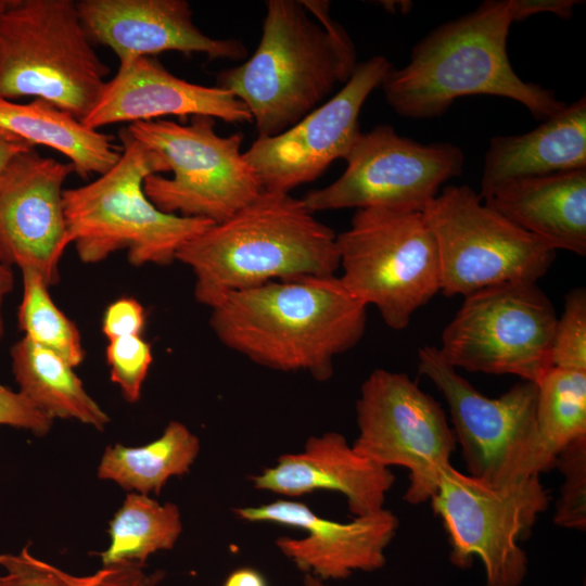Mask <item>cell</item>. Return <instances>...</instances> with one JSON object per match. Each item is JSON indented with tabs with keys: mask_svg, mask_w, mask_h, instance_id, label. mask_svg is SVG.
Here are the masks:
<instances>
[{
	"mask_svg": "<svg viewBox=\"0 0 586 586\" xmlns=\"http://www.w3.org/2000/svg\"><path fill=\"white\" fill-rule=\"evenodd\" d=\"M209 326L228 348L283 372L305 371L317 381L333 360L358 344L367 306L337 276L273 280L233 292L211 308Z\"/></svg>",
	"mask_w": 586,
	"mask_h": 586,
	"instance_id": "obj_1",
	"label": "cell"
},
{
	"mask_svg": "<svg viewBox=\"0 0 586 586\" xmlns=\"http://www.w3.org/2000/svg\"><path fill=\"white\" fill-rule=\"evenodd\" d=\"M321 0H269L259 43L217 86L244 103L258 137L283 132L317 109L357 62L355 47Z\"/></svg>",
	"mask_w": 586,
	"mask_h": 586,
	"instance_id": "obj_2",
	"label": "cell"
},
{
	"mask_svg": "<svg viewBox=\"0 0 586 586\" xmlns=\"http://www.w3.org/2000/svg\"><path fill=\"white\" fill-rule=\"evenodd\" d=\"M512 23L510 0H486L442 24L413 47L407 65L385 73L380 87L387 104L403 117L422 119L443 115L458 98L489 94L521 103L538 120L559 113L566 103L553 90L512 68Z\"/></svg>",
	"mask_w": 586,
	"mask_h": 586,
	"instance_id": "obj_3",
	"label": "cell"
},
{
	"mask_svg": "<svg viewBox=\"0 0 586 586\" xmlns=\"http://www.w3.org/2000/svg\"><path fill=\"white\" fill-rule=\"evenodd\" d=\"M176 260L190 267L195 300L209 308L233 292L273 280L335 276L340 268L336 233L303 199L264 190L186 242Z\"/></svg>",
	"mask_w": 586,
	"mask_h": 586,
	"instance_id": "obj_4",
	"label": "cell"
},
{
	"mask_svg": "<svg viewBox=\"0 0 586 586\" xmlns=\"http://www.w3.org/2000/svg\"><path fill=\"white\" fill-rule=\"evenodd\" d=\"M118 138L123 153L106 173L88 184L64 189V214L71 243L86 264L127 250L132 266H166L179 249L214 222L167 214L143 190L150 175L169 171L162 156L133 138L127 127Z\"/></svg>",
	"mask_w": 586,
	"mask_h": 586,
	"instance_id": "obj_5",
	"label": "cell"
},
{
	"mask_svg": "<svg viewBox=\"0 0 586 586\" xmlns=\"http://www.w3.org/2000/svg\"><path fill=\"white\" fill-rule=\"evenodd\" d=\"M110 74L72 0H11L0 13V97L43 99L80 122Z\"/></svg>",
	"mask_w": 586,
	"mask_h": 586,
	"instance_id": "obj_6",
	"label": "cell"
},
{
	"mask_svg": "<svg viewBox=\"0 0 586 586\" xmlns=\"http://www.w3.org/2000/svg\"><path fill=\"white\" fill-rule=\"evenodd\" d=\"M418 367L446 399L469 475L506 488L555 467L538 431L536 383L521 380L487 397L431 345L419 349Z\"/></svg>",
	"mask_w": 586,
	"mask_h": 586,
	"instance_id": "obj_7",
	"label": "cell"
},
{
	"mask_svg": "<svg viewBox=\"0 0 586 586\" xmlns=\"http://www.w3.org/2000/svg\"><path fill=\"white\" fill-rule=\"evenodd\" d=\"M339 276L385 324L403 330L416 310L441 292L440 258L422 212L356 209L347 230L336 234Z\"/></svg>",
	"mask_w": 586,
	"mask_h": 586,
	"instance_id": "obj_8",
	"label": "cell"
},
{
	"mask_svg": "<svg viewBox=\"0 0 586 586\" xmlns=\"http://www.w3.org/2000/svg\"><path fill=\"white\" fill-rule=\"evenodd\" d=\"M130 135L157 152L173 173L144 179L143 190L160 211L220 224L255 200L262 183L241 152L243 135L219 136L214 118L192 116L182 125L169 119L137 122Z\"/></svg>",
	"mask_w": 586,
	"mask_h": 586,
	"instance_id": "obj_9",
	"label": "cell"
},
{
	"mask_svg": "<svg viewBox=\"0 0 586 586\" xmlns=\"http://www.w3.org/2000/svg\"><path fill=\"white\" fill-rule=\"evenodd\" d=\"M422 214L436 242L441 292L447 296L537 283L553 263L556 251L488 207L469 186H446Z\"/></svg>",
	"mask_w": 586,
	"mask_h": 586,
	"instance_id": "obj_10",
	"label": "cell"
},
{
	"mask_svg": "<svg viewBox=\"0 0 586 586\" xmlns=\"http://www.w3.org/2000/svg\"><path fill=\"white\" fill-rule=\"evenodd\" d=\"M557 315L534 282L485 288L464 301L437 347L455 369L537 383L551 368Z\"/></svg>",
	"mask_w": 586,
	"mask_h": 586,
	"instance_id": "obj_11",
	"label": "cell"
},
{
	"mask_svg": "<svg viewBox=\"0 0 586 586\" xmlns=\"http://www.w3.org/2000/svg\"><path fill=\"white\" fill-rule=\"evenodd\" d=\"M430 501L447 532L453 564L468 568L477 557L485 586L522 584L527 557L519 543L550 502L540 476L497 488L449 466Z\"/></svg>",
	"mask_w": 586,
	"mask_h": 586,
	"instance_id": "obj_12",
	"label": "cell"
},
{
	"mask_svg": "<svg viewBox=\"0 0 586 586\" xmlns=\"http://www.w3.org/2000/svg\"><path fill=\"white\" fill-rule=\"evenodd\" d=\"M356 415L353 449L380 466L409 470L407 502L430 500L457 446L440 403L407 374L375 369L361 385Z\"/></svg>",
	"mask_w": 586,
	"mask_h": 586,
	"instance_id": "obj_13",
	"label": "cell"
},
{
	"mask_svg": "<svg viewBox=\"0 0 586 586\" xmlns=\"http://www.w3.org/2000/svg\"><path fill=\"white\" fill-rule=\"evenodd\" d=\"M344 173L303 198L315 213L342 208L422 212L440 188L463 169L462 150L450 142L421 143L391 125L361 132L345 157Z\"/></svg>",
	"mask_w": 586,
	"mask_h": 586,
	"instance_id": "obj_14",
	"label": "cell"
},
{
	"mask_svg": "<svg viewBox=\"0 0 586 586\" xmlns=\"http://www.w3.org/2000/svg\"><path fill=\"white\" fill-rule=\"evenodd\" d=\"M392 64L375 55L357 64L344 87L283 132L257 137L243 154L264 191L290 193L347 156L361 133L359 114Z\"/></svg>",
	"mask_w": 586,
	"mask_h": 586,
	"instance_id": "obj_15",
	"label": "cell"
},
{
	"mask_svg": "<svg viewBox=\"0 0 586 586\" xmlns=\"http://www.w3.org/2000/svg\"><path fill=\"white\" fill-rule=\"evenodd\" d=\"M69 163L35 149L13 157L0 174V262L30 268L58 283L60 260L72 244L63 203Z\"/></svg>",
	"mask_w": 586,
	"mask_h": 586,
	"instance_id": "obj_16",
	"label": "cell"
},
{
	"mask_svg": "<svg viewBox=\"0 0 586 586\" xmlns=\"http://www.w3.org/2000/svg\"><path fill=\"white\" fill-rule=\"evenodd\" d=\"M233 512L249 522H270L303 528V538L280 536L278 549L305 574L344 579L356 571L371 572L385 562V549L396 535L399 520L390 510L355 517L342 523L317 515L305 504L279 499Z\"/></svg>",
	"mask_w": 586,
	"mask_h": 586,
	"instance_id": "obj_17",
	"label": "cell"
},
{
	"mask_svg": "<svg viewBox=\"0 0 586 586\" xmlns=\"http://www.w3.org/2000/svg\"><path fill=\"white\" fill-rule=\"evenodd\" d=\"M76 7L90 40L109 47L119 63L164 51L234 61L247 54L238 39L203 34L186 0H80Z\"/></svg>",
	"mask_w": 586,
	"mask_h": 586,
	"instance_id": "obj_18",
	"label": "cell"
},
{
	"mask_svg": "<svg viewBox=\"0 0 586 586\" xmlns=\"http://www.w3.org/2000/svg\"><path fill=\"white\" fill-rule=\"evenodd\" d=\"M207 116L227 123H253L242 101L218 87L196 85L176 77L154 56L119 63L81 123L100 127L123 122H149L160 117Z\"/></svg>",
	"mask_w": 586,
	"mask_h": 586,
	"instance_id": "obj_19",
	"label": "cell"
},
{
	"mask_svg": "<svg viewBox=\"0 0 586 586\" xmlns=\"http://www.w3.org/2000/svg\"><path fill=\"white\" fill-rule=\"evenodd\" d=\"M251 480L256 489L288 497L337 492L346 497L354 517H359L383 509L395 475L358 455L341 433L326 432L309 437L302 453L280 456L275 466Z\"/></svg>",
	"mask_w": 586,
	"mask_h": 586,
	"instance_id": "obj_20",
	"label": "cell"
},
{
	"mask_svg": "<svg viewBox=\"0 0 586 586\" xmlns=\"http://www.w3.org/2000/svg\"><path fill=\"white\" fill-rule=\"evenodd\" d=\"M483 202L553 251L586 255V168L512 180Z\"/></svg>",
	"mask_w": 586,
	"mask_h": 586,
	"instance_id": "obj_21",
	"label": "cell"
},
{
	"mask_svg": "<svg viewBox=\"0 0 586 586\" xmlns=\"http://www.w3.org/2000/svg\"><path fill=\"white\" fill-rule=\"evenodd\" d=\"M586 168V98L522 135L495 136L485 153L480 199L522 178Z\"/></svg>",
	"mask_w": 586,
	"mask_h": 586,
	"instance_id": "obj_22",
	"label": "cell"
},
{
	"mask_svg": "<svg viewBox=\"0 0 586 586\" xmlns=\"http://www.w3.org/2000/svg\"><path fill=\"white\" fill-rule=\"evenodd\" d=\"M0 128L33 146L60 152L84 179L106 173L123 153L112 136L86 127L71 113L39 98L20 103L0 97Z\"/></svg>",
	"mask_w": 586,
	"mask_h": 586,
	"instance_id": "obj_23",
	"label": "cell"
},
{
	"mask_svg": "<svg viewBox=\"0 0 586 586\" xmlns=\"http://www.w3.org/2000/svg\"><path fill=\"white\" fill-rule=\"evenodd\" d=\"M10 356L18 392L48 417L75 419L99 431L107 425V413L61 356L25 336L11 347Z\"/></svg>",
	"mask_w": 586,
	"mask_h": 586,
	"instance_id": "obj_24",
	"label": "cell"
},
{
	"mask_svg": "<svg viewBox=\"0 0 586 586\" xmlns=\"http://www.w3.org/2000/svg\"><path fill=\"white\" fill-rule=\"evenodd\" d=\"M200 451L199 437L183 423L170 421L155 441L139 447H106L98 476L125 489L158 495L171 476L189 472Z\"/></svg>",
	"mask_w": 586,
	"mask_h": 586,
	"instance_id": "obj_25",
	"label": "cell"
},
{
	"mask_svg": "<svg viewBox=\"0 0 586 586\" xmlns=\"http://www.w3.org/2000/svg\"><path fill=\"white\" fill-rule=\"evenodd\" d=\"M110 545L100 553L103 566L137 563L158 550L171 549L182 523L173 502L161 505L148 495L128 494L109 524Z\"/></svg>",
	"mask_w": 586,
	"mask_h": 586,
	"instance_id": "obj_26",
	"label": "cell"
},
{
	"mask_svg": "<svg viewBox=\"0 0 586 586\" xmlns=\"http://www.w3.org/2000/svg\"><path fill=\"white\" fill-rule=\"evenodd\" d=\"M536 420L548 453L586 437V371L551 368L537 383Z\"/></svg>",
	"mask_w": 586,
	"mask_h": 586,
	"instance_id": "obj_27",
	"label": "cell"
},
{
	"mask_svg": "<svg viewBox=\"0 0 586 586\" xmlns=\"http://www.w3.org/2000/svg\"><path fill=\"white\" fill-rule=\"evenodd\" d=\"M23 295L17 321L24 336L65 359L74 368L82 362L80 332L53 302L49 285L30 268H23Z\"/></svg>",
	"mask_w": 586,
	"mask_h": 586,
	"instance_id": "obj_28",
	"label": "cell"
},
{
	"mask_svg": "<svg viewBox=\"0 0 586 586\" xmlns=\"http://www.w3.org/2000/svg\"><path fill=\"white\" fill-rule=\"evenodd\" d=\"M0 586H156L163 571L145 573L143 565L122 563L103 566L93 574L73 575L35 557L30 546L17 553H0Z\"/></svg>",
	"mask_w": 586,
	"mask_h": 586,
	"instance_id": "obj_29",
	"label": "cell"
},
{
	"mask_svg": "<svg viewBox=\"0 0 586 586\" xmlns=\"http://www.w3.org/2000/svg\"><path fill=\"white\" fill-rule=\"evenodd\" d=\"M555 467L563 475L560 497L553 521L558 526L585 531L586 528V437L563 447L557 455Z\"/></svg>",
	"mask_w": 586,
	"mask_h": 586,
	"instance_id": "obj_30",
	"label": "cell"
},
{
	"mask_svg": "<svg viewBox=\"0 0 586 586\" xmlns=\"http://www.w3.org/2000/svg\"><path fill=\"white\" fill-rule=\"evenodd\" d=\"M553 367L586 371V290H571L557 318L552 342Z\"/></svg>",
	"mask_w": 586,
	"mask_h": 586,
	"instance_id": "obj_31",
	"label": "cell"
},
{
	"mask_svg": "<svg viewBox=\"0 0 586 586\" xmlns=\"http://www.w3.org/2000/svg\"><path fill=\"white\" fill-rule=\"evenodd\" d=\"M112 382L117 384L124 398L136 403L153 361L151 344L141 335L109 340L105 349Z\"/></svg>",
	"mask_w": 586,
	"mask_h": 586,
	"instance_id": "obj_32",
	"label": "cell"
},
{
	"mask_svg": "<svg viewBox=\"0 0 586 586\" xmlns=\"http://www.w3.org/2000/svg\"><path fill=\"white\" fill-rule=\"evenodd\" d=\"M53 419L21 392L0 385V424L27 430L41 436L50 431Z\"/></svg>",
	"mask_w": 586,
	"mask_h": 586,
	"instance_id": "obj_33",
	"label": "cell"
},
{
	"mask_svg": "<svg viewBox=\"0 0 586 586\" xmlns=\"http://www.w3.org/2000/svg\"><path fill=\"white\" fill-rule=\"evenodd\" d=\"M145 326L143 306L132 297H122L111 303L103 315L102 332L107 340L141 335Z\"/></svg>",
	"mask_w": 586,
	"mask_h": 586,
	"instance_id": "obj_34",
	"label": "cell"
},
{
	"mask_svg": "<svg viewBox=\"0 0 586 586\" xmlns=\"http://www.w3.org/2000/svg\"><path fill=\"white\" fill-rule=\"evenodd\" d=\"M579 0H510L513 22L526 20L540 13H552L561 18H570Z\"/></svg>",
	"mask_w": 586,
	"mask_h": 586,
	"instance_id": "obj_35",
	"label": "cell"
},
{
	"mask_svg": "<svg viewBox=\"0 0 586 586\" xmlns=\"http://www.w3.org/2000/svg\"><path fill=\"white\" fill-rule=\"evenodd\" d=\"M31 149H35V146L0 128V174L13 157Z\"/></svg>",
	"mask_w": 586,
	"mask_h": 586,
	"instance_id": "obj_36",
	"label": "cell"
},
{
	"mask_svg": "<svg viewBox=\"0 0 586 586\" xmlns=\"http://www.w3.org/2000/svg\"><path fill=\"white\" fill-rule=\"evenodd\" d=\"M222 586H268L264 575L253 568H240L232 571Z\"/></svg>",
	"mask_w": 586,
	"mask_h": 586,
	"instance_id": "obj_37",
	"label": "cell"
},
{
	"mask_svg": "<svg viewBox=\"0 0 586 586\" xmlns=\"http://www.w3.org/2000/svg\"><path fill=\"white\" fill-rule=\"evenodd\" d=\"M14 283L15 278L12 267L0 262V342L4 335V319L2 307L5 297L13 291Z\"/></svg>",
	"mask_w": 586,
	"mask_h": 586,
	"instance_id": "obj_38",
	"label": "cell"
},
{
	"mask_svg": "<svg viewBox=\"0 0 586 586\" xmlns=\"http://www.w3.org/2000/svg\"><path fill=\"white\" fill-rule=\"evenodd\" d=\"M304 586H328L323 581L310 574H305Z\"/></svg>",
	"mask_w": 586,
	"mask_h": 586,
	"instance_id": "obj_39",
	"label": "cell"
},
{
	"mask_svg": "<svg viewBox=\"0 0 586 586\" xmlns=\"http://www.w3.org/2000/svg\"><path fill=\"white\" fill-rule=\"evenodd\" d=\"M10 2L11 0H0V13H2L8 8Z\"/></svg>",
	"mask_w": 586,
	"mask_h": 586,
	"instance_id": "obj_40",
	"label": "cell"
}]
</instances>
